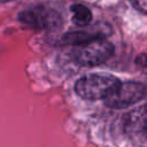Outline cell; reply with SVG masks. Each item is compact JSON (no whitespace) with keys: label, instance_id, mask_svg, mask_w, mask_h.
<instances>
[{"label":"cell","instance_id":"1","mask_svg":"<svg viewBox=\"0 0 147 147\" xmlns=\"http://www.w3.org/2000/svg\"><path fill=\"white\" fill-rule=\"evenodd\" d=\"M114 53V46L106 38L76 45L70 53L72 61L83 67H94L108 61Z\"/></svg>","mask_w":147,"mask_h":147},{"label":"cell","instance_id":"2","mask_svg":"<svg viewBox=\"0 0 147 147\" xmlns=\"http://www.w3.org/2000/svg\"><path fill=\"white\" fill-rule=\"evenodd\" d=\"M147 96V87L139 82H117L103 98L110 108H125L136 105Z\"/></svg>","mask_w":147,"mask_h":147},{"label":"cell","instance_id":"3","mask_svg":"<svg viewBox=\"0 0 147 147\" xmlns=\"http://www.w3.org/2000/svg\"><path fill=\"white\" fill-rule=\"evenodd\" d=\"M18 20L24 25L36 31H53L61 26L62 17L53 8L47 6H32L18 14Z\"/></svg>","mask_w":147,"mask_h":147},{"label":"cell","instance_id":"4","mask_svg":"<svg viewBox=\"0 0 147 147\" xmlns=\"http://www.w3.org/2000/svg\"><path fill=\"white\" fill-rule=\"evenodd\" d=\"M117 82L118 78L110 75L91 74L83 76L76 82L75 92L82 99L99 100L103 99Z\"/></svg>","mask_w":147,"mask_h":147},{"label":"cell","instance_id":"5","mask_svg":"<svg viewBox=\"0 0 147 147\" xmlns=\"http://www.w3.org/2000/svg\"><path fill=\"white\" fill-rule=\"evenodd\" d=\"M109 34V31H107L106 28L101 26H91L86 30H80V31H72L69 33H65L62 38V41L67 45H79L84 44L91 40L100 39V38H106V36Z\"/></svg>","mask_w":147,"mask_h":147},{"label":"cell","instance_id":"6","mask_svg":"<svg viewBox=\"0 0 147 147\" xmlns=\"http://www.w3.org/2000/svg\"><path fill=\"white\" fill-rule=\"evenodd\" d=\"M71 20L72 22L82 28H86L92 22V13L84 5H74L71 7Z\"/></svg>","mask_w":147,"mask_h":147},{"label":"cell","instance_id":"7","mask_svg":"<svg viewBox=\"0 0 147 147\" xmlns=\"http://www.w3.org/2000/svg\"><path fill=\"white\" fill-rule=\"evenodd\" d=\"M140 123V129L144 132V134L147 137V105L142 108H140L134 116H131V123Z\"/></svg>","mask_w":147,"mask_h":147},{"label":"cell","instance_id":"8","mask_svg":"<svg viewBox=\"0 0 147 147\" xmlns=\"http://www.w3.org/2000/svg\"><path fill=\"white\" fill-rule=\"evenodd\" d=\"M129 1L137 10L147 14V0H129Z\"/></svg>","mask_w":147,"mask_h":147},{"label":"cell","instance_id":"9","mask_svg":"<svg viewBox=\"0 0 147 147\" xmlns=\"http://www.w3.org/2000/svg\"><path fill=\"white\" fill-rule=\"evenodd\" d=\"M136 63L141 70L147 71V54H140L136 59Z\"/></svg>","mask_w":147,"mask_h":147},{"label":"cell","instance_id":"10","mask_svg":"<svg viewBox=\"0 0 147 147\" xmlns=\"http://www.w3.org/2000/svg\"><path fill=\"white\" fill-rule=\"evenodd\" d=\"M11 0H0V3H6V2H9Z\"/></svg>","mask_w":147,"mask_h":147}]
</instances>
